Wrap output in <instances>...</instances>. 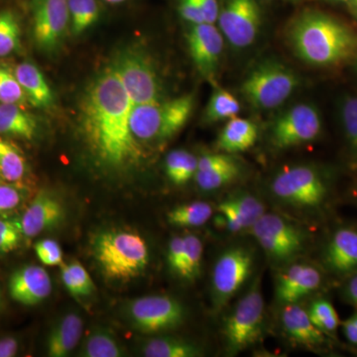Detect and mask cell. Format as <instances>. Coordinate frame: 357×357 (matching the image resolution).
Listing matches in <instances>:
<instances>
[{
    "mask_svg": "<svg viewBox=\"0 0 357 357\" xmlns=\"http://www.w3.org/2000/svg\"><path fill=\"white\" fill-rule=\"evenodd\" d=\"M133 105L112 68L91 84L81 105V123L89 149L102 164L119 168L140 156L130 126Z\"/></svg>",
    "mask_w": 357,
    "mask_h": 357,
    "instance_id": "cell-1",
    "label": "cell"
},
{
    "mask_svg": "<svg viewBox=\"0 0 357 357\" xmlns=\"http://www.w3.org/2000/svg\"><path fill=\"white\" fill-rule=\"evenodd\" d=\"M288 41L294 53L316 67L344 64L357 54V34L332 16L302 14L289 27Z\"/></svg>",
    "mask_w": 357,
    "mask_h": 357,
    "instance_id": "cell-2",
    "label": "cell"
},
{
    "mask_svg": "<svg viewBox=\"0 0 357 357\" xmlns=\"http://www.w3.org/2000/svg\"><path fill=\"white\" fill-rule=\"evenodd\" d=\"M93 256L105 278L112 281L132 280L145 271L149 249L140 234L130 230H107L96 236Z\"/></svg>",
    "mask_w": 357,
    "mask_h": 357,
    "instance_id": "cell-3",
    "label": "cell"
},
{
    "mask_svg": "<svg viewBox=\"0 0 357 357\" xmlns=\"http://www.w3.org/2000/svg\"><path fill=\"white\" fill-rule=\"evenodd\" d=\"M194 107L192 95L133 105L130 116L133 136L138 143L169 139L187 124Z\"/></svg>",
    "mask_w": 357,
    "mask_h": 357,
    "instance_id": "cell-4",
    "label": "cell"
},
{
    "mask_svg": "<svg viewBox=\"0 0 357 357\" xmlns=\"http://www.w3.org/2000/svg\"><path fill=\"white\" fill-rule=\"evenodd\" d=\"M299 84L292 70L275 61L256 66L241 84L244 100L255 109H273L286 102Z\"/></svg>",
    "mask_w": 357,
    "mask_h": 357,
    "instance_id": "cell-5",
    "label": "cell"
},
{
    "mask_svg": "<svg viewBox=\"0 0 357 357\" xmlns=\"http://www.w3.org/2000/svg\"><path fill=\"white\" fill-rule=\"evenodd\" d=\"M264 300L256 280L225 321L223 335L229 354H238L255 344L262 333Z\"/></svg>",
    "mask_w": 357,
    "mask_h": 357,
    "instance_id": "cell-6",
    "label": "cell"
},
{
    "mask_svg": "<svg viewBox=\"0 0 357 357\" xmlns=\"http://www.w3.org/2000/svg\"><path fill=\"white\" fill-rule=\"evenodd\" d=\"M112 68L133 105L162 100L161 82L153 64L144 54L134 50L123 52Z\"/></svg>",
    "mask_w": 357,
    "mask_h": 357,
    "instance_id": "cell-7",
    "label": "cell"
},
{
    "mask_svg": "<svg viewBox=\"0 0 357 357\" xmlns=\"http://www.w3.org/2000/svg\"><path fill=\"white\" fill-rule=\"evenodd\" d=\"M128 316L134 328L145 333L166 332L184 321V307L169 296H146L131 301Z\"/></svg>",
    "mask_w": 357,
    "mask_h": 357,
    "instance_id": "cell-8",
    "label": "cell"
},
{
    "mask_svg": "<svg viewBox=\"0 0 357 357\" xmlns=\"http://www.w3.org/2000/svg\"><path fill=\"white\" fill-rule=\"evenodd\" d=\"M321 131L318 109L300 103L277 117L271 128V142L278 149L298 146L316 139Z\"/></svg>",
    "mask_w": 357,
    "mask_h": 357,
    "instance_id": "cell-9",
    "label": "cell"
},
{
    "mask_svg": "<svg viewBox=\"0 0 357 357\" xmlns=\"http://www.w3.org/2000/svg\"><path fill=\"white\" fill-rule=\"evenodd\" d=\"M223 38L236 49L255 43L260 26L261 13L255 0H227L218 18Z\"/></svg>",
    "mask_w": 357,
    "mask_h": 357,
    "instance_id": "cell-10",
    "label": "cell"
},
{
    "mask_svg": "<svg viewBox=\"0 0 357 357\" xmlns=\"http://www.w3.org/2000/svg\"><path fill=\"white\" fill-rule=\"evenodd\" d=\"M277 198L294 206H314L323 202L326 187L316 171L296 166L279 173L272 183Z\"/></svg>",
    "mask_w": 357,
    "mask_h": 357,
    "instance_id": "cell-11",
    "label": "cell"
},
{
    "mask_svg": "<svg viewBox=\"0 0 357 357\" xmlns=\"http://www.w3.org/2000/svg\"><path fill=\"white\" fill-rule=\"evenodd\" d=\"M252 232L267 255L278 261L297 255L304 243L299 229L273 213H264L252 225Z\"/></svg>",
    "mask_w": 357,
    "mask_h": 357,
    "instance_id": "cell-12",
    "label": "cell"
},
{
    "mask_svg": "<svg viewBox=\"0 0 357 357\" xmlns=\"http://www.w3.org/2000/svg\"><path fill=\"white\" fill-rule=\"evenodd\" d=\"M253 257L248 249L232 248L218 257L213 272V292L215 307H222L241 289L252 268Z\"/></svg>",
    "mask_w": 357,
    "mask_h": 357,
    "instance_id": "cell-13",
    "label": "cell"
},
{
    "mask_svg": "<svg viewBox=\"0 0 357 357\" xmlns=\"http://www.w3.org/2000/svg\"><path fill=\"white\" fill-rule=\"evenodd\" d=\"M69 23L68 0H32L33 38L41 50H55Z\"/></svg>",
    "mask_w": 357,
    "mask_h": 357,
    "instance_id": "cell-14",
    "label": "cell"
},
{
    "mask_svg": "<svg viewBox=\"0 0 357 357\" xmlns=\"http://www.w3.org/2000/svg\"><path fill=\"white\" fill-rule=\"evenodd\" d=\"M223 36L215 24L192 25L187 34L190 55L199 74L208 79L217 75L223 50Z\"/></svg>",
    "mask_w": 357,
    "mask_h": 357,
    "instance_id": "cell-15",
    "label": "cell"
},
{
    "mask_svg": "<svg viewBox=\"0 0 357 357\" xmlns=\"http://www.w3.org/2000/svg\"><path fill=\"white\" fill-rule=\"evenodd\" d=\"M8 288L14 301L24 306H35L50 296L52 281L43 267L26 265L13 272Z\"/></svg>",
    "mask_w": 357,
    "mask_h": 357,
    "instance_id": "cell-16",
    "label": "cell"
},
{
    "mask_svg": "<svg viewBox=\"0 0 357 357\" xmlns=\"http://www.w3.org/2000/svg\"><path fill=\"white\" fill-rule=\"evenodd\" d=\"M65 217V208L58 197L48 191L38 192L20 218L21 230L26 238L39 236L56 227Z\"/></svg>",
    "mask_w": 357,
    "mask_h": 357,
    "instance_id": "cell-17",
    "label": "cell"
},
{
    "mask_svg": "<svg viewBox=\"0 0 357 357\" xmlns=\"http://www.w3.org/2000/svg\"><path fill=\"white\" fill-rule=\"evenodd\" d=\"M321 274L316 268L306 264H295L279 277L277 299L283 304H295L314 292L321 285Z\"/></svg>",
    "mask_w": 357,
    "mask_h": 357,
    "instance_id": "cell-18",
    "label": "cell"
},
{
    "mask_svg": "<svg viewBox=\"0 0 357 357\" xmlns=\"http://www.w3.org/2000/svg\"><path fill=\"white\" fill-rule=\"evenodd\" d=\"M83 326V319L77 312H69L59 319L47 338L48 356H69L81 340Z\"/></svg>",
    "mask_w": 357,
    "mask_h": 357,
    "instance_id": "cell-19",
    "label": "cell"
},
{
    "mask_svg": "<svg viewBox=\"0 0 357 357\" xmlns=\"http://www.w3.org/2000/svg\"><path fill=\"white\" fill-rule=\"evenodd\" d=\"M26 98L37 109H48L54 102L53 91L43 73L31 62H22L14 70Z\"/></svg>",
    "mask_w": 357,
    "mask_h": 357,
    "instance_id": "cell-20",
    "label": "cell"
},
{
    "mask_svg": "<svg viewBox=\"0 0 357 357\" xmlns=\"http://www.w3.org/2000/svg\"><path fill=\"white\" fill-rule=\"evenodd\" d=\"M282 325L289 337L306 345H317L324 342V335L312 324L309 312L295 304L286 305L282 312Z\"/></svg>",
    "mask_w": 357,
    "mask_h": 357,
    "instance_id": "cell-21",
    "label": "cell"
},
{
    "mask_svg": "<svg viewBox=\"0 0 357 357\" xmlns=\"http://www.w3.org/2000/svg\"><path fill=\"white\" fill-rule=\"evenodd\" d=\"M258 129L248 119L234 117L229 119L218 135V146L227 153H238L248 150L255 144Z\"/></svg>",
    "mask_w": 357,
    "mask_h": 357,
    "instance_id": "cell-22",
    "label": "cell"
},
{
    "mask_svg": "<svg viewBox=\"0 0 357 357\" xmlns=\"http://www.w3.org/2000/svg\"><path fill=\"white\" fill-rule=\"evenodd\" d=\"M36 119L20 105L0 103V134L32 140L36 136Z\"/></svg>",
    "mask_w": 357,
    "mask_h": 357,
    "instance_id": "cell-23",
    "label": "cell"
},
{
    "mask_svg": "<svg viewBox=\"0 0 357 357\" xmlns=\"http://www.w3.org/2000/svg\"><path fill=\"white\" fill-rule=\"evenodd\" d=\"M326 262L337 271H349L357 267V232L340 229L326 249Z\"/></svg>",
    "mask_w": 357,
    "mask_h": 357,
    "instance_id": "cell-24",
    "label": "cell"
},
{
    "mask_svg": "<svg viewBox=\"0 0 357 357\" xmlns=\"http://www.w3.org/2000/svg\"><path fill=\"white\" fill-rule=\"evenodd\" d=\"M27 162L17 146L0 137V178L6 183L16 184L25 177Z\"/></svg>",
    "mask_w": 357,
    "mask_h": 357,
    "instance_id": "cell-25",
    "label": "cell"
},
{
    "mask_svg": "<svg viewBox=\"0 0 357 357\" xmlns=\"http://www.w3.org/2000/svg\"><path fill=\"white\" fill-rule=\"evenodd\" d=\"M143 356L147 357H194L201 351L196 345L174 337H157L147 340L142 347Z\"/></svg>",
    "mask_w": 357,
    "mask_h": 357,
    "instance_id": "cell-26",
    "label": "cell"
},
{
    "mask_svg": "<svg viewBox=\"0 0 357 357\" xmlns=\"http://www.w3.org/2000/svg\"><path fill=\"white\" fill-rule=\"evenodd\" d=\"M123 356V349L109 331L98 328L89 333L81 349V356L119 357Z\"/></svg>",
    "mask_w": 357,
    "mask_h": 357,
    "instance_id": "cell-27",
    "label": "cell"
},
{
    "mask_svg": "<svg viewBox=\"0 0 357 357\" xmlns=\"http://www.w3.org/2000/svg\"><path fill=\"white\" fill-rule=\"evenodd\" d=\"M60 266L63 283L70 295L75 298H84L95 292V284L81 263H62Z\"/></svg>",
    "mask_w": 357,
    "mask_h": 357,
    "instance_id": "cell-28",
    "label": "cell"
},
{
    "mask_svg": "<svg viewBox=\"0 0 357 357\" xmlns=\"http://www.w3.org/2000/svg\"><path fill=\"white\" fill-rule=\"evenodd\" d=\"M213 215V208L206 202L183 204L169 211L168 222L178 227H196L204 225Z\"/></svg>",
    "mask_w": 357,
    "mask_h": 357,
    "instance_id": "cell-29",
    "label": "cell"
},
{
    "mask_svg": "<svg viewBox=\"0 0 357 357\" xmlns=\"http://www.w3.org/2000/svg\"><path fill=\"white\" fill-rule=\"evenodd\" d=\"M167 177L176 185H184L196 175L198 159L185 150H174L167 156Z\"/></svg>",
    "mask_w": 357,
    "mask_h": 357,
    "instance_id": "cell-30",
    "label": "cell"
},
{
    "mask_svg": "<svg viewBox=\"0 0 357 357\" xmlns=\"http://www.w3.org/2000/svg\"><path fill=\"white\" fill-rule=\"evenodd\" d=\"M70 24L75 36L95 25L100 17V7L96 0H68Z\"/></svg>",
    "mask_w": 357,
    "mask_h": 357,
    "instance_id": "cell-31",
    "label": "cell"
},
{
    "mask_svg": "<svg viewBox=\"0 0 357 357\" xmlns=\"http://www.w3.org/2000/svg\"><path fill=\"white\" fill-rule=\"evenodd\" d=\"M241 112V105L236 96L223 89H215L206 105L204 119L217 122L234 119Z\"/></svg>",
    "mask_w": 357,
    "mask_h": 357,
    "instance_id": "cell-32",
    "label": "cell"
},
{
    "mask_svg": "<svg viewBox=\"0 0 357 357\" xmlns=\"http://www.w3.org/2000/svg\"><path fill=\"white\" fill-rule=\"evenodd\" d=\"M21 30L15 14L9 10L0 13V57H6L20 46Z\"/></svg>",
    "mask_w": 357,
    "mask_h": 357,
    "instance_id": "cell-33",
    "label": "cell"
},
{
    "mask_svg": "<svg viewBox=\"0 0 357 357\" xmlns=\"http://www.w3.org/2000/svg\"><path fill=\"white\" fill-rule=\"evenodd\" d=\"M239 167L237 163L230 165L197 171L195 180L204 191H213L232 182L238 176Z\"/></svg>",
    "mask_w": 357,
    "mask_h": 357,
    "instance_id": "cell-34",
    "label": "cell"
},
{
    "mask_svg": "<svg viewBox=\"0 0 357 357\" xmlns=\"http://www.w3.org/2000/svg\"><path fill=\"white\" fill-rule=\"evenodd\" d=\"M184 264L180 277L192 280L201 273L202 260H203V243L196 236L189 234L184 236Z\"/></svg>",
    "mask_w": 357,
    "mask_h": 357,
    "instance_id": "cell-35",
    "label": "cell"
},
{
    "mask_svg": "<svg viewBox=\"0 0 357 357\" xmlns=\"http://www.w3.org/2000/svg\"><path fill=\"white\" fill-rule=\"evenodd\" d=\"M227 201L236 210L246 229L252 227V225L265 213L264 206L261 202L250 195H236L227 199Z\"/></svg>",
    "mask_w": 357,
    "mask_h": 357,
    "instance_id": "cell-36",
    "label": "cell"
},
{
    "mask_svg": "<svg viewBox=\"0 0 357 357\" xmlns=\"http://www.w3.org/2000/svg\"><path fill=\"white\" fill-rule=\"evenodd\" d=\"M25 102L27 98L15 73L6 66L0 65V103L21 105Z\"/></svg>",
    "mask_w": 357,
    "mask_h": 357,
    "instance_id": "cell-37",
    "label": "cell"
},
{
    "mask_svg": "<svg viewBox=\"0 0 357 357\" xmlns=\"http://www.w3.org/2000/svg\"><path fill=\"white\" fill-rule=\"evenodd\" d=\"M309 316L312 324L319 331L324 332H335L340 324L337 311L333 305L326 300H319L312 303Z\"/></svg>",
    "mask_w": 357,
    "mask_h": 357,
    "instance_id": "cell-38",
    "label": "cell"
},
{
    "mask_svg": "<svg viewBox=\"0 0 357 357\" xmlns=\"http://www.w3.org/2000/svg\"><path fill=\"white\" fill-rule=\"evenodd\" d=\"M340 114L349 144L357 152V96H347L340 105Z\"/></svg>",
    "mask_w": 357,
    "mask_h": 357,
    "instance_id": "cell-39",
    "label": "cell"
},
{
    "mask_svg": "<svg viewBox=\"0 0 357 357\" xmlns=\"http://www.w3.org/2000/svg\"><path fill=\"white\" fill-rule=\"evenodd\" d=\"M22 236L20 220L0 218V255L15 250Z\"/></svg>",
    "mask_w": 357,
    "mask_h": 357,
    "instance_id": "cell-40",
    "label": "cell"
},
{
    "mask_svg": "<svg viewBox=\"0 0 357 357\" xmlns=\"http://www.w3.org/2000/svg\"><path fill=\"white\" fill-rule=\"evenodd\" d=\"M35 253L46 266H60L63 263V251L57 241L45 238L34 245Z\"/></svg>",
    "mask_w": 357,
    "mask_h": 357,
    "instance_id": "cell-41",
    "label": "cell"
},
{
    "mask_svg": "<svg viewBox=\"0 0 357 357\" xmlns=\"http://www.w3.org/2000/svg\"><path fill=\"white\" fill-rule=\"evenodd\" d=\"M23 198V192L15 184H0V215L17 208L22 203Z\"/></svg>",
    "mask_w": 357,
    "mask_h": 357,
    "instance_id": "cell-42",
    "label": "cell"
},
{
    "mask_svg": "<svg viewBox=\"0 0 357 357\" xmlns=\"http://www.w3.org/2000/svg\"><path fill=\"white\" fill-rule=\"evenodd\" d=\"M184 237H173L170 243H169L167 260H168V264L171 270L178 276L182 274L183 264H184Z\"/></svg>",
    "mask_w": 357,
    "mask_h": 357,
    "instance_id": "cell-43",
    "label": "cell"
},
{
    "mask_svg": "<svg viewBox=\"0 0 357 357\" xmlns=\"http://www.w3.org/2000/svg\"><path fill=\"white\" fill-rule=\"evenodd\" d=\"M178 11L181 16L191 25L206 23L199 0H180Z\"/></svg>",
    "mask_w": 357,
    "mask_h": 357,
    "instance_id": "cell-44",
    "label": "cell"
},
{
    "mask_svg": "<svg viewBox=\"0 0 357 357\" xmlns=\"http://www.w3.org/2000/svg\"><path fill=\"white\" fill-rule=\"evenodd\" d=\"M236 163V160L225 154H206L198 159V170L204 171Z\"/></svg>",
    "mask_w": 357,
    "mask_h": 357,
    "instance_id": "cell-45",
    "label": "cell"
},
{
    "mask_svg": "<svg viewBox=\"0 0 357 357\" xmlns=\"http://www.w3.org/2000/svg\"><path fill=\"white\" fill-rule=\"evenodd\" d=\"M203 11L204 22L215 24L220 15V6L218 0H199Z\"/></svg>",
    "mask_w": 357,
    "mask_h": 357,
    "instance_id": "cell-46",
    "label": "cell"
},
{
    "mask_svg": "<svg viewBox=\"0 0 357 357\" xmlns=\"http://www.w3.org/2000/svg\"><path fill=\"white\" fill-rule=\"evenodd\" d=\"M20 342L14 337L0 338V357H13L17 354Z\"/></svg>",
    "mask_w": 357,
    "mask_h": 357,
    "instance_id": "cell-47",
    "label": "cell"
},
{
    "mask_svg": "<svg viewBox=\"0 0 357 357\" xmlns=\"http://www.w3.org/2000/svg\"><path fill=\"white\" fill-rule=\"evenodd\" d=\"M342 326H344L345 337L349 340V342L357 345V314L351 318L347 319Z\"/></svg>",
    "mask_w": 357,
    "mask_h": 357,
    "instance_id": "cell-48",
    "label": "cell"
},
{
    "mask_svg": "<svg viewBox=\"0 0 357 357\" xmlns=\"http://www.w3.org/2000/svg\"><path fill=\"white\" fill-rule=\"evenodd\" d=\"M347 294L352 304L357 307V275L349 281L347 288Z\"/></svg>",
    "mask_w": 357,
    "mask_h": 357,
    "instance_id": "cell-49",
    "label": "cell"
},
{
    "mask_svg": "<svg viewBox=\"0 0 357 357\" xmlns=\"http://www.w3.org/2000/svg\"><path fill=\"white\" fill-rule=\"evenodd\" d=\"M347 3L349 4V6H351L352 13L356 14L357 16V0H349Z\"/></svg>",
    "mask_w": 357,
    "mask_h": 357,
    "instance_id": "cell-50",
    "label": "cell"
},
{
    "mask_svg": "<svg viewBox=\"0 0 357 357\" xmlns=\"http://www.w3.org/2000/svg\"><path fill=\"white\" fill-rule=\"evenodd\" d=\"M105 2L109 4H119L126 1V0H105Z\"/></svg>",
    "mask_w": 357,
    "mask_h": 357,
    "instance_id": "cell-51",
    "label": "cell"
},
{
    "mask_svg": "<svg viewBox=\"0 0 357 357\" xmlns=\"http://www.w3.org/2000/svg\"><path fill=\"white\" fill-rule=\"evenodd\" d=\"M2 305V295H1V289H0V307Z\"/></svg>",
    "mask_w": 357,
    "mask_h": 357,
    "instance_id": "cell-52",
    "label": "cell"
},
{
    "mask_svg": "<svg viewBox=\"0 0 357 357\" xmlns=\"http://www.w3.org/2000/svg\"><path fill=\"white\" fill-rule=\"evenodd\" d=\"M333 1H344V2H347V1H349V0H333Z\"/></svg>",
    "mask_w": 357,
    "mask_h": 357,
    "instance_id": "cell-53",
    "label": "cell"
}]
</instances>
